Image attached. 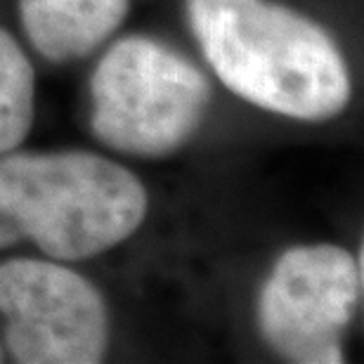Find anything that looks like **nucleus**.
I'll list each match as a JSON object with an SVG mask.
<instances>
[{
  "mask_svg": "<svg viewBox=\"0 0 364 364\" xmlns=\"http://www.w3.org/2000/svg\"><path fill=\"white\" fill-rule=\"evenodd\" d=\"M92 135L123 154L161 159L192 140L206 119L203 71L147 36H126L102 55L90 78Z\"/></svg>",
  "mask_w": 364,
  "mask_h": 364,
  "instance_id": "nucleus-3",
  "label": "nucleus"
},
{
  "mask_svg": "<svg viewBox=\"0 0 364 364\" xmlns=\"http://www.w3.org/2000/svg\"><path fill=\"white\" fill-rule=\"evenodd\" d=\"M130 0H19L31 46L55 64L95 53L123 24Z\"/></svg>",
  "mask_w": 364,
  "mask_h": 364,
  "instance_id": "nucleus-6",
  "label": "nucleus"
},
{
  "mask_svg": "<svg viewBox=\"0 0 364 364\" xmlns=\"http://www.w3.org/2000/svg\"><path fill=\"white\" fill-rule=\"evenodd\" d=\"M147 208L142 180L92 151L0 154V249L28 239L48 258L85 260L133 237Z\"/></svg>",
  "mask_w": 364,
  "mask_h": 364,
  "instance_id": "nucleus-2",
  "label": "nucleus"
},
{
  "mask_svg": "<svg viewBox=\"0 0 364 364\" xmlns=\"http://www.w3.org/2000/svg\"><path fill=\"white\" fill-rule=\"evenodd\" d=\"M36 119V74L26 53L0 26V154L17 149Z\"/></svg>",
  "mask_w": 364,
  "mask_h": 364,
  "instance_id": "nucleus-7",
  "label": "nucleus"
},
{
  "mask_svg": "<svg viewBox=\"0 0 364 364\" xmlns=\"http://www.w3.org/2000/svg\"><path fill=\"white\" fill-rule=\"evenodd\" d=\"M0 362H5V348L0 346Z\"/></svg>",
  "mask_w": 364,
  "mask_h": 364,
  "instance_id": "nucleus-8",
  "label": "nucleus"
},
{
  "mask_svg": "<svg viewBox=\"0 0 364 364\" xmlns=\"http://www.w3.org/2000/svg\"><path fill=\"white\" fill-rule=\"evenodd\" d=\"M187 21L215 76L265 112L298 121L343 114L353 81L333 36L270 0H187Z\"/></svg>",
  "mask_w": 364,
  "mask_h": 364,
  "instance_id": "nucleus-1",
  "label": "nucleus"
},
{
  "mask_svg": "<svg viewBox=\"0 0 364 364\" xmlns=\"http://www.w3.org/2000/svg\"><path fill=\"white\" fill-rule=\"evenodd\" d=\"M362 296L358 260L336 244L284 251L258 294L260 336L277 355L298 364H341L343 333Z\"/></svg>",
  "mask_w": 364,
  "mask_h": 364,
  "instance_id": "nucleus-4",
  "label": "nucleus"
},
{
  "mask_svg": "<svg viewBox=\"0 0 364 364\" xmlns=\"http://www.w3.org/2000/svg\"><path fill=\"white\" fill-rule=\"evenodd\" d=\"M5 350L19 364H97L109 348V312L97 287L53 260L0 265Z\"/></svg>",
  "mask_w": 364,
  "mask_h": 364,
  "instance_id": "nucleus-5",
  "label": "nucleus"
}]
</instances>
